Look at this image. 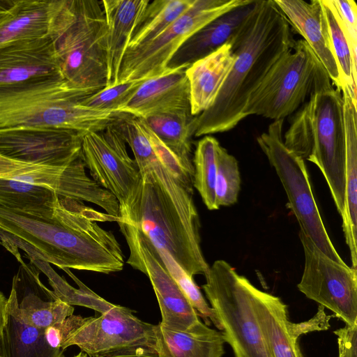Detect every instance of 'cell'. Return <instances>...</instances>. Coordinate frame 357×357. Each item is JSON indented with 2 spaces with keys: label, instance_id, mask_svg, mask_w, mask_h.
<instances>
[{
  "label": "cell",
  "instance_id": "33",
  "mask_svg": "<svg viewBox=\"0 0 357 357\" xmlns=\"http://www.w3.org/2000/svg\"><path fill=\"white\" fill-rule=\"evenodd\" d=\"M169 275L181 290L188 298L198 315L201 316L206 325L210 321L219 330L220 325L214 310L208 305L199 287L190 276L166 251L158 250Z\"/></svg>",
  "mask_w": 357,
  "mask_h": 357
},
{
  "label": "cell",
  "instance_id": "2",
  "mask_svg": "<svg viewBox=\"0 0 357 357\" xmlns=\"http://www.w3.org/2000/svg\"><path fill=\"white\" fill-rule=\"evenodd\" d=\"M83 202L59 196L52 220H44L0 206V231L24 242L39 257L62 269L109 274L123 270L121 245L99 222H118Z\"/></svg>",
  "mask_w": 357,
  "mask_h": 357
},
{
  "label": "cell",
  "instance_id": "5",
  "mask_svg": "<svg viewBox=\"0 0 357 357\" xmlns=\"http://www.w3.org/2000/svg\"><path fill=\"white\" fill-rule=\"evenodd\" d=\"M283 142L294 155L319 167L342 217L346 146L340 89L333 87L312 95L295 114Z\"/></svg>",
  "mask_w": 357,
  "mask_h": 357
},
{
  "label": "cell",
  "instance_id": "12",
  "mask_svg": "<svg viewBox=\"0 0 357 357\" xmlns=\"http://www.w3.org/2000/svg\"><path fill=\"white\" fill-rule=\"evenodd\" d=\"M305 262L298 290L345 325H357V270L323 253L302 231Z\"/></svg>",
  "mask_w": 357,
  "mask_h": 357
},
{
  "label": "cell",
  "instance_id": "40",
  "mask_svg": "<svg viewBox=\"0 0 357 357\" xmlns=\"http://www.w3.org/2000/svg\"><path fill=\"white\" fill-rule=\"evenodd\" d=\"M45 166L15 160L0 155V178L15 179L20 175L40 169Z\"/></svg>",
  "mask_w": 357,
  "mask_h": 357
},
{
  "label": "cell",
  "instance_id": "24",
  "mask_svg": "<svg viewBox=\"0 0 357 357\" xmlns=\"http://www.w3.org/2000/svg\"><path fill=\"white\" fill-rule=\"evenodd\" d=\"M252 291L256 319L272 357H303L298 340L289 330L288 306L254 285Z\"/></svg>",
  "mask_w": 357,
  "mask_h": 357
},
{
  "label": "cell",
  "instance_id": "8",
  "mask_svg": "<svg viewBox=\"0 0 357 357\" xmlns=\"http://www.w3.org/2000/svg\"><path fill=\"white\" fill-rule=\"evenodd\" d=\"M328 73L303 40L272 67L245 105V118L259 115L284 119L317 92L333 88Z\"/></svg>",
  "mask_w": 357,
  "mask_h": 357
},
{
  "label": "cell",
  "instance_id": "10",
  "mask_svg": "<svg viewBox=\"0 0 357 357\" xmlns=\"http://www.w3.org/2000/svg\"><path fill=\"white\" fill-rule=\"evenodd\" d=\"M283 120L274 121L257 142L275 169L286 192L289 206L301 231L331 259L345 264L333 245L312 192L305 161L291 153L284 144Z\"/></svg>",
  "mask_w": 357,
  "mask_h": 357
},
{
  "label": "cell",
  "instance_id": "23",
  "mask_svg": "<svg viewBox=\"0 0 357 357\" xmlns=\"http://www.w3.org/2000/svg\"><path fill=\"white\" fill-rule=\"evenodd\" d=\"M345 132V196L342 229L351 259L352 268L357 266V108L348 88L341 89Z\"/></svg>",
  "mask_w": 357,
  "mask_h": 357
},
{
  "label": "cell",
  "instance_id": "1",
  "mask_svg": "<svg viewBox=\"0 0 357 357\" xmlns=\"http://www.w3.org/2000/svg\"><path fill=\"white\" fill-rule=\"evenodd\" d=\"M141 178L119 217L138 229L156 249L166 251L190 276H206L210 266L202 247L193 187L174 176L150 143L132 151Z\"/></svg>",
  "mask_w": 357,
  "mask_h": 357
},
{
  "label": "cell",
  "instance_id": "28",
  "mask_svg": "<svg viewBox=\"0 0 357 357\" xmlns=\"http://www.w3.org/2000/svg\"><path fill=\"white\" fill-rule=\"evenodd\" d=\"M194 117L191 112H180L158 114L143 119L192 174L191 139L194 137L192 128Z\"/></svg>",
  "mask_w": 357,
  "mask_h": 357
},
{
  "label": "cell",
  "instance_id": "13",
  "mask_svg": "<svg viewBox=\"0 0 357 357\" xmlns=\"http://www.w3.org/2000/svg\"><path fill=\"white\" fill-rule=\"evenodd\" d=\"M129 249L126 263L149 278L160 307L164 326L188 330L201 321L188 298L169 275L152 242L135 225L117 222Z\"/></svg>",
  "mask_w": 357,
  "mask_h": 357
},
{
  "label": "cell",
  "instance_id": "15",
  "mask_svg": "<svg viewBox=\"0 0 357 357\" xmlns=\"http://www.w3.org/2000/svg\"><path fill=\"white\" fill-rule=\"evenodd\" d=\"M82 135L68 129L0 128V155L24 162L66 167L81 158Z\"/></svg>",
  "mask_w": 357,
  "mask_h": 357
},
{
  "label": "cell",
  "instance_id": "43",
  "mask_svg": "<svg viewBox=\"0 0 357 357\" xmlns=\"http://www.w3.org/2000/svg\"><path fill=\"white\" fill-rule=\"evenodd\" d=\"M73 357H88V356H86V354H84V352L81 351L78 354H77L76 356H75Z\"/></svg>",
  "mask_w": 357,
  "mask_h": 357
},
{
  "label": "cell",
  "instance_id": "16",
  "mask_svg": "<svg viewBox=\"0 0 357 357\" xmlns=\"http://www.w3.org/2000/svg\"><path fill=\"white\" fill-rule=\"evenodd\" d=\"M63 79L50 36L0 47V89Z\"/></svg>",
  "mask_w": 357,
  "mask_h": 357
},
{
  "label": "cell",
  "instance_id": "37",
  "mask_svg": "<svg viewBox=\"0 0 357 357\" xmlns=\"http://www.w3.org/2000/svg\"><path fill=\"white\" fill-rule=\"evenodd\" d=\"M342 24L353 59L357 62V6L354 0H331Z\"/></svg>",
  "mask_w": 357,
  "mask_h": 357
},
{
  "label": "cell",
  "instance_id": "9",
  "mask_svg": "<svg viewBox=\"0 0 357 357\" xmlns=\"http://www.w3.org/2000/svg\"><path fill=\"white\" fill-rule=\"evenodd\" d=\"M202 289L234 357H272L253 307V284L226 261L210 266Z\"/></svg>",
  "mask_w": 357,
  "mask_h": 357
},
{
  "label": "cell",
  "instance_id": "6",
  "mask_svg": "<svg viewBox=\"0 0 357 357\" xmlns=\"http://www.w3.org/2000/svg\"><path fill=\"white\" fill-rule=\"evenodd\" d=\"M64 79L100 90L107 79L105 13L97 0H61L50 33Z\"/></svg>",
  "mask_w": 357,
  "mask_h": 357
},
{
  "label": "cell",
  "instance_id": "32",
  "mask_svg": "<svg viewBox=\"0 0 357 357\" xmlns=\"http://www.w3.org/2000/svg\"><path fill=\"white\" fill-rule=\"evenodd\" d=\"M19 310L23 321L42 329L52 326L73 314L74 307L56 298L44 301L38 296L30 293L19 303Z\"/></svg>",
  "mask_w": 357,
  "mask_h": 357
},
{
  "label": "cell",
  "instance_id": "7",
  "mask_svg": "<svg viewBox=\"0 0 357 357\" xmlns=\"http://www.w3.org/2000/svg\"><path fill=\"white\" fill-rule=\"evenodd\" d=\"M155 328L117 305L96 317L72 314L53 326L63 350L75 345L90 357H158Z\"/></svg>",
  "mask_w": 357,
  "mask_h": 357
},
{
  "label": "cell",
  "instance_id": "11",
  "mask_svg": "<svg viewBox=\"0 0 357 357\" xmlns=\"http://www.w3.org/2000/svg\"><path fill=\"white\" fill-rule=\"evenodd\" d=\"M247 0H195L192 6L150 42L127 50L118 83L164 71L181 45L204 25ZM117 83V84H118Z\"/></svg>",
  "mask_w": 357,
  "mask_h": 357
},
{
  "label": "cell",
  "instance_id": "29",
  "mask_svg": "<svg viewBox=\"0 0 357 357\" xmlns=\"http://www.w3.org/2000/svg\"><path fill=\"white\" fill-rule=\"evenodd\" d=\"M195 0H155L150 1L139 21L127 50L134 49L153 40L181 15Z\"/></svg>",
  "mask_w": 357,
  "mask_h": 357
},
{
  "label": "cell",
  "instance_id": "22",
  "mask_svg": "<svg viewBox=\"0 0 357 357\" xmlns=\"http://www.w3.org/2000/svg\"><path fill=\"white\" fill-rule=\"evenodd\" d=\"M235 59L232 47L227 42L186 68L193 116L200 114L214 103Z\"/></svg>",
  "mask_w": 357,
  "mask_h": 357
},
{
  "label": "cell",
  "instance_id": "38",
  "mask_svg": "<svg viewBox=\"0 0 357 357\" xmlns=\"http://www.w3.org/2000/svg\"><path fill=\"white\" fill-rule=\"evenodd\" d=\"M333 315H328L325 312V308L319 305L317 313L310 319L299 322L289 323V330L293 337L298 340L302 335L313 331H327L330 328V320Z\"/></svg>",
  "mask_w": 357,
  "mask_h": 357
},
{
  "label": "cell",
  "instance_id": "20",
  "mask_svg": "<svg viewBox=\"0 0 357 357\" xmlns=\"http://www.w3.org/2000/svg\"><path fill=\"white\" fill-rule=\"evenodd\" d=\"M256 1L247 0L197 31L178 49L167 68L190 66L227 43L250 15Z\"/></svg>",
  "mask_w": 357,
  "mask_h": 357
},
{
  "label": "cell",
  "instance_id": "31",
  "mask_svg": "<svg viewBox=\"0 0 357 357\" xmlns=\"http://www.w3.org/2000/svg\"><path fill=\"white\" fill-rule=\"evenodd\" d=\"M219 146L215 137L206 135L197 143L192 159L193 187L211 211L219 209L215 203V192Z\"/></svg>",
  "mask_w": 357,
  "mask_h": 357
},
{
  "label": "cell",
  "instance_id": "17",
  "mask_svg": "<svg viewBox=\"0 0 357 357\" xmlns=\"http://www.w3.org/2000/svg\"><path fill=\"white\" fill-rule=\"evenodd\" d=\"M188 67L167 68L146 79L119 113L145 119L158 114L191 112Z\"/></svg>",
  "mask_w": 357,
  "mask_h": 357
},
{
  "label": "cell",
  "instance_id": "25",
  "mask_svg": "<svg viewBox=\"0 0 357 357\" xmlns=\"http://www.w3.org/2000/svg\"><path fill=\"white\" fill-rule=\"evenodd\" d=\"M158 357H222L225 343L221 332L200 321L185 331L156 325Z\"/></svg>",
  "mask_w": 357,
  "mask_h": 357
},
{
  "label": "cell",
  "instance_id": "4",
  "mask_svg": "<svg viewBox=\"0 0 357 357\" xmlns=\"http://www.w3.org/2000/svg\"><path fill=\"white\" fill-rule=\"evenodd\" d=\"M50 79L0 89V128L27 126L63 128L82 135L105 128L120 113L81 104L98 91Z\"/></svg>",
  "mask_w": 357,
  "mask_h": 357
},
{
  "label": "cell",
  "instance_id": "18",
  "mask_svg": "<svg viewBox=\"0 0 357 357\" xmlns=\"http://www.w3.org/2000/svg\"><path fill=\"white\" fill-rule=\"evenodd\" d=\"M291 26L310 45L327 70L333 84L340 87L337 65L333 56L321 0H273Z\"/></svg>",
  "mask_w": 357,
  "mask_h": 357
},
{
  "label": "cell",
  "instance_id": "26",
  "mask_svg": "<svg viewBox=\"0 0 357 357\" xmlns=\"http://www.w3.org/2000/svg\"><path fill=\"white\" fill-rule=\"evenodd\" d=\"M0 357H63V349H54L48 344L45 329L23 321L14 287L8 298L6 325L0 340Z\"/></svg>",
  "mask_w": 357,
  "mask_h": 357
},
{
  "label": "cell",
  "instance_id": "35",
  "mask_svg": "<svg viewBox=\"0 0 357 357\" xmlns=\"http://www.w3.org/2000/svg\"><path fill=\"white\" fill-rule=\"evenodd\" d=\"M148 78L149 77L130 79L105 86L85 99L81 104L91 109L119 113Z\"/></svg>",
  "mask_w": 357,
  "mask_h": 357
},
{
  "label": "cell",
  "instance_id": "42",
  "mask_svg": "<svg viewBox=\"0 0 357 357\" xmlns=\"http://www.w3.org/2000/svg\"><path fill=\"white\" fill-rule=\"evenodd\" d=\"M9 1H0V20L3 18L8 13Z\"/></svg>",
  "mask_w": 357,
  "mask_h": 357
},
{
  "label": "cell",
  "instance_id": "21",
  "mask_svg": "<svg viewBox=\"0 0 357 357\" xmlns=\"http://www.w3.org/2000/svg\"><path fill=\"white\" fill-rule=\"evenodd\" d=\"M60 1H9L8 13L0 20V47L50 36Z\"/></svg>",
  "mask_w": 357,
  "mask_h": 357
},
{
  "label": "cell",
  "instance_id": "39",
  "mask_svg": "<svg viewBox=\"0 0 357 357\" xmlns=\"http://www.w3.org/2000/svg\"><path fill=\"white\" fill-rule=\"evenodd\" d=\"M338 345V357H357V325H345L335 330Z\"/></svg>",
  "mask_w": 357,
  "mask_h": 357
},
{
  "label": "cell",
  "instance_id": "30",
  "mask_svg": "<svg viewBox=\"0 0 357 357\" xmlns=\"http://www.w3.org/2000/svg\"><path fill=\"white\" fill-rule=\"evenodd\" d=\"M327 22L332 52L340 79V89L347 86L356 107L357 62L352 57L342 24L331 0H321Z\"/></svg>",
  "mask_w": 357,
  "mask_h": 357
},
{
  "label": "cell",
  "instance_id": "27",
  "mask_svg": "<svg viewBox=\"0 0 357 357\" xmlns=\"http://www.w3.org/2000/svg\"><path fill=\"white\" fill-rule=\"evenodd\" d=\"M59 196L52 188L8 178H0V206L44 220L54 218Z\"/></svg>",
  "mask_w": 357,
  "mask_h": 357
},
{
  "label": "cell",
  "instance_id": "34",
  "mask_svg": "<svg viewBox=\"0 0 357 357\" xmlns=\"http://www.w3.org/2000/svg\"><path fill=\"white\" fill-rule=\"evenodd\" d=\"M241 189V176L236 158L220 146L218 149L215 203L218 208L236 203Z\"/></svg>",
  "mask_w": 357,
  "mask_h": 357
},
{
  "label": "cell",
  "instance_id": "3",
  "mask_svg": "<svg viewBox=\"0 0 357 357\" xmlns=\"http://www.w3.org/2000/svg\"><path fill=\"white\" fill-rule=\"evenodd\" d=\"M291 25L273 0H257L231 39L236 56L233 66L214 103L195 116L192 128L198 137L234 128L245 118L251 93L274 64L296 43Z\"/></svg>",
  "mask_w": 357,
  "mask_h": 357
},
{
  "label": "cell",
  "instance_id": "19",
  "mask_svg": "<svg viewBox=\"0 0 357 357\" xmlns=\"http://www.w3.org/2000/svg\"><path fill=\"white\" fill-rule=\"evenodd\" d=\"M149 0H102L106 20V86L116 84L124 54Z\"/></svg>",
  "mask_w": 357,
  "mask_h": 357
},
{
  "label": "cell",
  "instance_id": "36",
  "mask_svg": "<svg viewBox=\"0 0 357 357\" xmlns=\"http://www.w3.org/2000/svg\"><path fill=\"white\" fill-rule=\"evenodd\" d=\"M63 270L76 282L79 288L78 289L73 288L56 274L50 279L56 298L70 305H77L91 308L100 314L114 307V304L107 301L84 284L68 271V268H63Z\"/></svg>",
  "mask_w": 357,
  "mask_h": 357
},
{
  "label": "cell",
  "instance_id": "41",
  "mask_svg": "<svg viewBox=\"0 0 357 357\" xmlns=\"http://www.w3.org/2000/svg\"><path fill=\"white\" fill-rule=\"evenodd\" d=\"M7 304L8 298L0 291V340L6 325Z\"/></svg>",
  "mask_w": 357,
  "mask_h": 357
},
{
  "label": "cell",
  "instance_id": "14",
  "mask_svg": "<svg viewBox=\"0 0 357 357\" xmlns=\"http://www.w3.org/2000/svg\"><path fill=\"white\" fill-rule=\"evenodd\" d=\"M81 156L92 178L124 206L137 187L141 174L114 122L82 135Z\"/></svg>",
  "mask_w": 357,
  "mask_h": 357
}]
</instances>
